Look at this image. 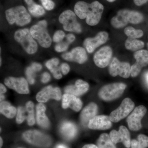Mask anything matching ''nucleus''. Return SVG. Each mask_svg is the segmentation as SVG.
I'll return each mask as SVG.
<instances>
[{"label": "nucleus", "instance_id": "1", "mask_svg": "<svg viewBox=\"0 0 148 148\" xmlns=\"http://www.w3.org/2000/svg\"><path fill=\"white\" fill-rule=\"evenodd\" d=\"M104 11V6L98 1L88 3L83 1L77 2L74 6V12L79 18H86L87 24L95 26L101 20Z\"/></svg>", "mask_w": 148, "mask_h": 148}, {"label": "nucleus", "instance_id": "2", "mask_svg": "<svg viewBox=\"0 0 148 148\" xmlns=\"http://www.w3.org/2000/svg\"><path fill=\"white\" fill-rule=\"evenodd\" d=\"M5 14L7 21L10 25L16 24L23 27L32 21L31 15L24 6H16L8 9L5 11Z\"/></svg>", "mask_w": 148, "mask_h": 148}, {"label": "nucleus", "instance_id": "3", "mask_svg": "<svg viewBox=\"0 0 148 148\" xmlns=\"http://www.w3.org/2000/svg\"><path fill=\"white\" fill-rule=\"evenodd\" d=\"M14 38L28 54L32 55L37 52L38 44L31 34L29 29L25 28L18 29L14 33Z\"/></svg>", "mask_w": 148, "mask_h": 148}, {"label": "nucleus", "instance_id": "4", "mask_svg": "<svg viewBox=\"0 0 148 148\" xmlns=\"http://www.w3.org/2000/svg\"><path fill=\"white\" fill-rule=\"evenodd\" d=\"M47 27V21L42 20L39 21L30 29L33 38L41 46L45 48L50 47L52 43V39L48 32Z\"/></svg>", "mask_w": 148, "mask_h": 148}, {"label": "nucleus", "instance_id": "5", "mask_svg": "<svg viewBox=\"0 0 148 148\" xmlns=\"http://www.w3.org/2000/svg\"><path fill=\"white\" fill-rule=\"evenodd\" d=\"M126 86V85L123 83H114L106 85L100 89L98 95L103 101H114L121 96Z\"/></svg>", "mask_w": 148, "mask_h": 148}, {"label": "nucleus", "instance_id": "6", "mask_svg": "<svg viewBox=\"0 0 148 148\" xmlns=\"http://www.w3.org/2000/svg\"><path fill=\"white\" fill-rule=\"evenodd\" d=\"M22 137L28 143L39 147L48 148L52 144L49 136L38 130H27L23 133Z\"/></svg>", "mask_w": 148, "mask_h": 148}, {"label": "nucleus", "instance_id": "7", "mask_svg": "<svg viewBox=\"0 0 148 148\" xmlns=\"http://www.w3.org/2000/svg\"><path fill=\"white\" fill-rule=\"evenodd\" d=\"M59 22L66 32L80 34L82 32L81 25L77 19L76 14L73 11L67 10L61 13L58 17Z\"/></svg>", "mask_w": 148, "mask_h": 148}, {"label": "nucleus", "instance_id": "8", "mask_svg": "<svg viewBox=\"0 0 148 148\" xmlns=\"http://www.w3.org/2000/svg\"><path fill=\"white\" fill-rule=\"evenodd\" d=\"M134 108L135 104L130 98H125L120 106L110 114V119L113 122H118L127 116Z\"/></svg>", "mask_w": 148, "mask_h": 148}, {"label": "nucleus", "instance_id": "9", "mask_svg": "<svg viewBox=\"0 0 148 148\" xmlns=\"http://www.w3.org/2000/svg\"><path fill=\"white\" fill-rule=\"evenodd\" d=\"M131 67L128 62H121L114 57L109 64V73L112 76L119 75L124 78H128L130 75Z\"/></svg>", "mask_w": 148, "mask_h": 148}, {"label": "nucleus", "instance_id": "10", "mask_svg": "<svg viewBox=\"0 0 148 148\" xmlns=\"http://www.w3.org/2000/svg\"><path fill=\"white\" fill-rule=\"evenodd\" d=\"M147 112V108L143 105L135 108L127 119L128 127L130 130L138 131L141 129V121Z\"/></svg>", "mask_w": 148, "mask_h": 148}, {"label": "nucleus", "instance_id": "11", "mask_svg": "<svg viewBox=\"0 0 148 148\" xmlns=\"http://www.w3.org/2000/svg\"><path fill=\"white\" fill-rule=\"evenodd\" d=\"M25 119H27L29 126H33L35 124L34 104L32 101H28L25 107H19L17 109L16 123L21 124Z\"/></svg>", "mask_w": 148, "mask_h": 148}, {"label": "nucleus", "instance_id": "12", "mask_svg": "<svg viewBox=\"0 0 148 148\" xmlns=\"http://www.w3.org/2000/svg\"><path fill=\"white\" fill-rule=\"evenodd\" d=\"M4 82L7 86L15 90L19 94H27L29 93L28 81L24 77H8L5 79Z\"/></svg>", "mask_w": 148, "mask_h": 148}, {"label": "nucleus", "instance_id": "13", "mask_svg": "<svg viewBox=\"0 0 148 148\" xmlns=\"http://www.w3.org/2000/svg\"><path fill=\"white\" fill-rule=\"evenodd\" d=\"M112 53V50L110 46L103 47L96 51L93 56L94 63L99 68H106L110 63Z\"/></svg>", "mask_w": 148, "mask_h": 148}, {"label": "nucleus", "instance_id": "14", "mask_svg": "<svg viewBox=\"0 0 148 148\" xmlns=\"http://www.w3.org/2000/svg\"><path fill=\"white\" fill-rule=\"evenodd\" d=\"M134 57L136 59L135 64L131 66L130 75L132 77L138 76L143 67L148 65V51L141 49L134 53Z\"/></svg>", "mask_w": 148, "mask_h": 148}, {"label": "nucleus", "instance_id": "15", "mask_svg": "<svg viewBox=\"0 0 148 148\" xmlns=\"http://www.w3.org/2000/svg\"><path fill=\"white\" fill-rule=\"evenodd\" d=\"M61 98V92L58 87H53L51 85L46 86L37 93L36 99L39 103H45L49 99L60 101Z\"/></svg>", "mask_w": 148, "mask_h": 148}, {"label": "nucleus", "instance_id": "16", "mask_svg": "<svg viewBox=\"0 0 148 148\" xmlns=\"http://www.w3.org/2000/svg\"><path fill=\"white\" fill-rule=\"evenodd\" d=\"M108 34L106 32L98 33L94 38H88L84 42V45L87 52L92 53L100 46L104 44L108 39Z\"/></svg>", "mask_w": 148, "mask_h": 148}, {"label": "nucleus", "instance_id": "17", "mask_svg": "<svg viewBox=\"0 0 148 148\" xmlns=\"http://www.w3.org/2000/svg\"><path fill=\"white\" fill-rule=\"evenodd\" d=\"M61 57L66 61H73L80 64H84L88 58L86 51L81 47H77L69 52H65Z\"/></svg>", "mask_w": 148, "mask_h": 148}, {"label": "nucleus", "instance_id": "18", "mask_svg": "<svg viewBox=\"0 0 148 148\" xmlns=\"http://www.w3.org/2000/svg\"><path fill=\"white\" fill-rule=\"evenodd\" d=\"M112 122L110 116L96 115L90 120L88 127L90 129L106 130L112 127Z\"/></svg>", "mask_w": 148, "mask_h": 148}, {"label": "nucleus", "instance_id": "19", "mask_svg": "<svg viewBox=\"0 0 148 148\" xmlns=\"http://www.w3.org/2000/svg\"><path fill=\"white\" fill-rule=\"evenodd\" d=\"M62 107L64 109L69 108L75 112H79L82 108V101L75 95L66 93L62 97Z\"/></svg>", "mask_w": 148, "mask_h": 148}, {"label": "nucleus", "instance_id": "20", "mask_svg": "<svg viewBox=\"0 0 148 148\" xmlns=\"http://www.w3.org/2000/svg\"><path fill=\"white\" fill-rule=\"evenodd\" d=\"M98 112V106L94 103H90L86 106L80 114V119L83 126H88L90 120L96 116Z\"/></svg>", "mask_w": 148, "mask_h": 148}, {"label": "nucleus", "instance_id": "21", "mask_svg": "<svg viewBox=\"0 0 148 148\" xmlns=\"http://www.w3.org/2000/svg\"><path fill=\"white\" fill-rule=\"evenodd\" d=\"M89 87V84L87 82L79 79L77 80L75 84L66 86L64 89V91L66 93L79 96L83 95L87 92Z\"/></svg>", "mask_w": 148, "mask_h": 148}, {"label": "nucleus", "instance_id": "22", "mask_svg": "<svg viewBox=\"0 0 148 148\" xmlns=\"http://www.w3.org/2000/svg\"><path fill=\"white\" fill-rule=\"evenodd\" d=\"M130 10L123 9L118 12L111 20V24L116 29H120L130 23Z\"/></svg>", "mask_w": 148, "mask_h": 148}, {"label": "nucleus", "instance_id": "23", "mask_svg": "<svg viewBox=\"0 0 148 148\" xmlns=\"http://www.w3.org/2000/svg\"><path fill=\"white\" fill-rule=\"evenodd\" d=\"M46 107L42 103L37 105L36 119L37 123L42 128H47L49 127L50 123L45 114Z\"/></svg>", "mask_w": 148, "mask_h": 148}, {"label": "nucleus", "instance_id": "24", "mask_svg": "<svg viewBox=\"0 0 148 148\" xmlns=\"http://www.w3.org/2000/svg\"><path fill=\"white\" fill-rule=\"evenodd\" d=\"M60 131L64 138L68 140L73 139L77 135V130L73 123L65 121L61 124Z\"/></svg>", "mask_w": 148, "mask_h": 148}, {"label": "nucleus", "instance_id": "25", "mask_svg": "<svg viewBox=\"0 0 148 148\" xmlns=\"http://www.w3.org/2000/svg\"><path fill=\"white\" fill-rule=\"evenodd\" d=\"M59 60L58 58H53L48 60L45 63V66L49 70L55 79H59L62 77L61 67H59Z\"/></svg>", "mask_w": 148, "mask_h": 148}, {"label": "nucleus", "instance_id": "26", "mask_svg": "<svg viewBox=\"0 0 148 148\" xmlns=\"http://www.w3.org/2000/svg\"><path fill=\"white\" fill-rule=\"evenodd\" d=\"M27 5L29 12L35 17H40L44 15L45 11L42 6L36 3L34 0H24Z\"/></svg>", "mask_w": 148, "mask_h": 148}, {"label": "nucleus", "instance_id": "27", "mask_svg": "<svg viewBox=\"0 0 148 148\" xmlns=\"http://www.w3.org/2000/svg\"><path fill=\"white\" fill-rule=\"evenodd\" d=\"M17 110L10 103L5 101H3L0 103V112L8 119H12L16 115Z\"/></svg>", "mask_w": 148, "mask_h": 148}, {"label": "nucleus", "instance_id": "28", "mask_svg": "<svg viewBox=\"0 0 148 148\" xmlns=\"http://www.w3.org/2000/svg\"><path fill=\"white\" fill-rule=\"evenodd\" d=\"M125 46L127 50L138 51L144 47L145 43L142 41L137 39L128 38L125 41Z\"/></svg>", "mask_w": 148, "mask_h": 148}, {"label": "nucleus", "instance_id": "29", "mask_svg": "<svg viewBox=\"0 0 148 148\" xmlns=\"http://www.w3.org/2000/svg\"><path fill=\"white\" fill-rule=\"evenodd\" d=\"M97 144L99 148H116L112 142L110 135L107 133H103L100 135Z\"/></svg>", "mask_w": 148, "mask_h": 148}, {"label": "nucleus", "instance_id": "30", "mask_svg": "<svg viewBox=\"0 0 148 148\" xmlns=\"http://www.w3.org/2000/svg\"><path fill=\"white\" fill-rule=\"evenodd\" d=\"M131 148H147L148 147V137L143 134L138 135V140L131 141Z\"/></svg>", "mask_w": 148, "mask_h": 148}, {"label": "nucleus", "instance_id": "31", "mask_svg": "<svg viewBox=\"0 0 148 148\" xmlns=\"http://www.w3.org/2000/svg\"><path fill=\"white\" fill-rule=\"evenodd\" d=\"M119 131L122 139V143L125 147H131V141L130 140V134L127 127L123 125H121L119 127Z\"/></svg>", "mask_w": 148, "mask_h": 148}, {"label": "nucleus", "instance_id": "32", "mask_svg": "<svg viewBox=\"0 0 148 148\" xmlns=\"http://www.w3.org/2000/svg\"><path fill=\"white\" fill-rule=\"evenodd\" d=\"M125 34L131 38L137 39L141 38L144 35V32L140 29H135L131 27H126L124 29Z\"/></svg>", "mask_w": 148, "mask_h": 148}, {"label": "nucleus", "instance_id": "33", "mask_svg": "<svg viewBox=\"0 0 148 148\" xmlns=\"http://www.w3.org/2000/svg\"><path fill=\"white\" fill-rule=\"evenodd\" d=\"M35 73L36 72L31 66L27 67L25 71L27 80L30 84H33L35 82Z\"/></svg>", "mask_w": 148, "mask_h": 148}, {"label": "nucleus", "instance_id": "34", "mask_svg": "<svg viewBox=\"0 0 148 148\" xmlns=\"http://www.w3.org/2000/svg\"><path fill=\"white\" fill-rule=\"evenodd\" d=\"M109 135L112 142L115 145H116L117 143H122V139L119 131L114 130L111 131Z\"/></svg>", "mask_w": 148, "mask_h": 148}, {"label": "nucleus", "instance_id": "35", "mask_svg": "<svg viewBox=\"0 0 148 148\" xmlns=\"http://www.w3.org/2000/svg\"><path fill=\"white\" fill-rule=\"evenodd\" d=\"M69 44L67 42H61L58 43L56 45L54 49L56 52L60 53L66 51L68 49L69 47Z\"/></svg>", "mask_w": 148, "mask_h": 148}, {"label": "nucleus", "instance_id": "36", "mask_svg": "<svg viewBox=\"0 0 148 148\" xmlns=\"http://www.w3.org/2000/svg\"><path fill=\"white\" fill-rule=\"evenodd\" d=\"M65 33L62 30H59L53 34V42L58 43L62 41L64 38H65Z\"/></svg>", "mask_w": 148, "mask_h": 148}, {"label": "nucleus", "instance_id": "37", "mask_svg": "<svg viewBox=\"0 0 148 148\" xmlns=\"http://www.w3.org/2000/svg\"><path fill=\"white\" fill-rule=\"evenodd\" d=\"M43 7L46 10H52L55 7V3L52 0H40Z\"/></svg>", "mask_w": 148, "mask_h": 148}, {"label": "nucleus", "instance_id": "38", "mask_svg": "<svg viewBox=\"0 0 148 148\" xmlns=\"http://www.w3.org/2000/svg\"><path fill=\"white\" fill-rule=\"evenodd\" d=\"M60 67H61V71L64 75H66L69 73L71 69L69 64L66 63H62Z\"/></svg>", "mask_w": 148, "mask_h": 148}, {"label": "nucleus", "instance_id": "39", "mask_svg": "<svg viewBox=\"0 0 148 148\" xmlns=\"http://www.w3.org/2000/svg\"><path fill=\"white\" fill-rule=\"evenodd\" d=\"M51 76L49 73L44 72L42 75L41 82L43 83H47L50 81Z\"/></svg>", "mask_w": 148, "mask_h": 148}, {"label": "nucleus", "instance_id": "40", "mask_svg": "<svg viewBox=\"0 0 148 148\" xmlns=\"http://www.w3.org/2000/svg\"><path fill=\"white\" fill-rule=\"evenodd\" d=\"M30 66L36 72L40 71L42 69V67L41 64H40V63H37V62H34L32 63Z\"/></svg>", "mask_w": 148, "mask_h": 148}, {"label": "nucleus", "instance_id": "41", "mask_svg": "<svg viewBox=\"0 0 148 148\" xmlns=\"http://www.w3.org/2000/svg\"><path fill=\"white\" fill-rule=\"evenodd\" d=\"M66 40L67 42L69 43V44L73 42L75 40V35L72 34H68L66 36Z\"/></svg>", "mask_w": 148, "mask_h": 148}, {"label": "nucleus", "instance_id": "42", "mask_svg": "<svg viewBox=\"0 0 148 148\" xmlns=\"http://www.w3.org/2000/svg\"><path fill=\"white\" fill-rule=\"evenodd\" d=\"M133 1L136 5L141 6L147 2L148 0H133Z\"/></svg>", "mask_w": 148, "mask_h": 148}, {"label": "nucleus", "instance_id": "43", "mask_svg": "<svg viewBox=\"0 0 148 148\" xmlns=\"http://www.w3.org/2000/svg\"><path fill=\"white\" fill-rule=\"evenodd\" d=\"M7 91L6 88L3 84L1 83L0 84V93L1 94H3Z\"/></svg>", "mask_w": 148, "mask_h": 148}, {"label": "nucleus", "instance_id": "44", "mask_svg": "<svg viewBox=\"0 0 148 148\" xmlns=\"http://www.w3.org/2000/svg\"><path fill=\"white\" fill-rule=\"evenodd\" d=\"M82 148H99L98 146L93 144H88V145H85Z\"/></svg>", "mask_w": 148, "mask_h": 148}, {"label": "nucleus", "instance_id": "45", "mask_svg": "<svg viewBox=\"0 0 148 148\" xmlns=\"http://www.w3.org/2000/svg\"><path fill=\"white\" fill-rule=\"evenodd\" d=\"M55 148H68L67 146L63 144H59Z\"/></svg>", "mask_w": 148, "mask_h": 148}, {"label": "nucleus", "instance_id": "46", "mask_svg": "<svg viewBox=\"0 0 148 148\" xmlns=\"http://www.w3.org/2000/svg\"><path fill=\"white\" fill-rule=\"evenodd\" d=\"M5 98L4 95L3 94H1V96H0V100H1V101H3L4 99Z\"/></svg>", "mask_w": 148, "mask_h": 148}, {"label": "nucleus", "instance_id": "47", "mask_svg": "<svg viewBox=\"0 0 148 148\" xmlns=\"http://www.w3.org/2000/svg\"><path fill=\"white\" fill-rule=\"evenodd\" d=\"M0 143H1V144H0V148H1L2 147L3 144V139L1 137L0 138Z\"/></svg>", "mask_w": 148, "mask_h": 148}, {"label": "nucleus", "instance_id": "48", "mask_svg": "<svg viewBox=\"0 0 148 148\" xmlns=\"http://www.w3.org/2000/svg\"><path fill=\"white\" fill-rule=\"evenodd\" d=\"M145 77L146 80H147V82L148 84V72L146 73Z\"/></svg>", "mask_w": 148, "mask_h": 148}, {"label": "nucleus", "instance_id": "49", "mask_svg": "<svg viewBox=\"0 0 148 148\" xmlns=\"http://www.w3.org/2000/svg\"><path fill=\"white\" fill-rule=\"evenodd\" d=\"M107 1L109 2H113L115 1L116 0H107Z\"/></svg>", "mask_w": 148, "mask_h": 148}, {"label": "nucleus", "instance_id": "50", "mask_svg": "<svg viewBox=\"0 0 148 148\" xmlns=\"http://www.w3.org/2000/svg\"><path fill=\"white\" fill-rule=\"evenodd\" d=\"M1 60H2V58L1 57V58H0V65H1V63H2Z\"/></svg>", "mask_w": 148, "mask_h": 148}, {"label": "nucleus", "instance_id": "51", "mask_svg": "<svg viewBox=\"0 0 148 148\" xmlns=\"http://www.w3.org/2000/svg\"><path fill=\"white\" fill-rule=\"evenodd\" d=\"M147 47H148V43H147Z\"/></svg>", "mask_w": 148, "mask_h": 148}, {"label": "nucleus", "instance_id": "52", "mask_svg": "<svg viewBox=\"0 0 148 148\" xmlns=\"http://www.w3.org/2000/svg\"><path fill=\"white\" fill-rule=\"evenodd\" d=\"M21 148V147H18V148Z\"/></svg>", "mask_w": 148, "mask_h": 148}]
</instances>
